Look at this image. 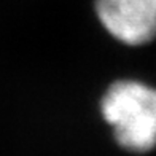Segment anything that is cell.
Here are the masks:
<instances>
[{"label":"cell","mask_w":156,"mask_h":156,"mask_svg":"<svg viewBox=\"0 0 156 156\" xmlns=\"http://www.w3.org/2000/svg\"><path fill=\"white\" fill-rule=\"evenodd\" d=\"M101 113L124 150L147 153L156 147V88L139 80H118L101 99Z\"/></svg>","instance_id":"cell-1"},{"label":"cell","mask_w":156,"mask_h":156,"mask_svg":"<svg viewBox=\"0 0 156 156\" xmlns=\"http://www.w3.org/2000/svg\"><path fill=\"white\" fill-rule=\"evenodd\" d=\"M99 23L115 40L142 46L156 38V0H96Z\"/></svg>","instance_id":"cell-2"}]
</instances>
